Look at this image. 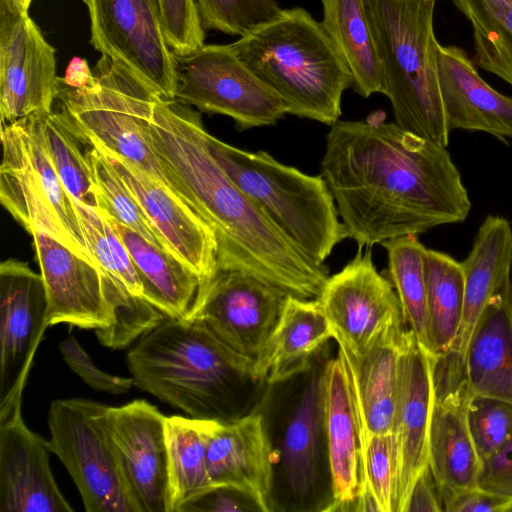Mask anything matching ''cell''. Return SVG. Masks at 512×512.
I'll return each mask as SVG.
<instances>
[{
  "instance_id": "obj_21",
  "label": "cell",
  "mask_w": 512,
  "mask_h": 512,
  "mask_svg": "<svg viewBox=\"0 0 512 512\" xmlns=\"http://www.w3.org/2000/svg\"><path fill=\"white\" fill-rule=\"evenodd\" d=\"M275 456L260 413L218 422L206 454L210 480L215 488L238 491L256 510L270 512L274 509Z\"/></svg>"
},
{
  "instance_id": "obj_12",
  "label": "cell",
  "mask_w": 512,
  "mask_h": 512,
  "mask_svg": "<svg viewBox=\"0 0 512 512\" xmlns=\"http://www.w3.org/2000/svg\"><path fill=\"white\" fill-rule=\"evenodd\" d=\"M90 44L130 69L161 97L175 99V56L162 27L158 0H83Z\"/></svg>"
},
{
  "instance_id": "obj_7",
  "label": "cell",
  "mask_w": 512,
  "mask_h": 512,
  "mask_svg": "<svg viewBox=\"0 0 512 512\" xmlns=\"http://www.w3.org/2000/svg\"><path fill=\"white\" fill-rule=\"evenodd\" d=\"M93 73L97 85L86 89L71 88L59 77V111L85 143L126 159L192 208L168 177L142 131L143 119L159 94L106 55L98 60Z\"/></svg>"
},
{
  "instance_id": "obj_15",
  "label": "cell",
  "mask_w": 512,
  "mask_h": 512,
  "mask_svg": "<svg viewBox=\"0 0 512 512\" xmlns=\"http://www.w3.org/2000/svg\"><path fill=\"white\" fill-rule=\"evenodd\" d=\"M49 327L41 274L28 263L7 259L0 265V416L22 404L33 358Z\"/></svg>"
},
{
  "instance_id": "obj_49",
  "label": "cell",
  "mask_w": 512,
  "mask_h": 512,
  "mask_svg": "<svg viewBox=\"0 0 512 512\" xmlns=\"http://www.w3.org/2000/svg\"><path fill=\"white\" fill-rule=\"evenodd\" d=\"M20 7H22L25 10H28L30 7V4L32 0H14Z\"/></svg>"
},
{
  "instance_id": "obj_9",
  "label": "cell",
  "mask_w": 512,
  "mask_h": 512,
  "mask_svg": "<svg viewBox=\"0 0 512 512\" xmlns=\"http://www.w3.org/2000/svg\"><path fill=\"white\" fill-rule=\"evenodd\" d=\"M108 405L85 398L49 407V444L72 477L87 512H136L107 424Z\"/></svg>"
},
{
  "instance_id": "obj_38",
  "label": "cell",
  "mask_w": 512,
  "mask_h": 512,
  "mask_svg": "<svg viewBox=\"0 0 512 512\" xmlns=\"http://www.w3.org/2000/svg\"><path fill=\"white\" fill-rule=\"evenodd\" d=\"M88 249L95 264L134 296L143 297V286L132 258L122 240L94 208L74 199Z\"/></svg>"
},
{
  "instance_id": "obj_32",
  "label": "cell",
  "mask_w": 512,
  "mask_h": 512,
  "mask_svg": "<svg viewBox=\"0 0 512 512\" xmlns=\"http://www.w3.org/2000/svg\"><path fill=\"white\" fill-rule=\"evenodd\" d=\"M321 24L352 76L354 90L368 98L384 83L374 38L362 0H322Z\"/></svg>"
},
{
  "instance_id": "obj_44",
  "label": "cell",
  "mask_w": 512,
  "mask_h": 512,
  "mask_svg": "<svg viewBox=\"0 0 512 512\" xmlns=\"http://www.w3.org/2000/svg\"><path fill=\"white\" fill-rule=\"evenodd\" d=\"M477 487L512 500V436L482 462Z\"/></svg>"
},
{
  "instance_id": "obj_28",
  "label": "cell",
  "mask_w": 512,
  "mask_h": 512,
  "mask_svg": "<svg viewBox=\"0 0 512 512\" xmlns=\"http://www.w3.org/2000/svg\"><path fill=\"white\" fill-rule=\"evenodd\" d=\"M333 329L317 298L288 295L280 318L254 364L258 380L277 384L308 372Z\"/></svg>"
},
{
  "instance_id": "obj_43",
  "label": "cell",
  "mask_w": 512,
  "mask_h": 512,
  "mask_svg": "<svg viewBox=\"0 0 512 512\" xmlns=\"http://www.w3.org/2000/svg\"><path fill=\"white\" fill-rule=\"evenodd\" d=\"M59 349L70 369L88 386L97 391L121 395L128 393L135 386V380L132 376H117L99 369L72 335L67 336L60 342Z\"/></svg>"
},
{
  "instance_id": "obj_22",
  "label": "cell",
  "mask_w": 512,
  "mask_h": 512,
  "mask_svg": "<svg viewBox=\"0 0 512 512\" xmlns=\"http://www.w3.org/2000/svg\"><path fill=\"white\" fill-rule=\"evenodd\" d=\"M464 277V306L456 338L440 369L464 377V359L469 340L490 298L511 278L512 227L498 215H488L478 228L472 248L460 262Z\"/></svg>"
},
{
  "instance_id": "obj_46",
  "label": "cell",
  "mask_w": 512,
  "mask_h": 512,
  "mask_svg": "<svg viewBox=\"0 0 512 512\" xmlns=\"http://www.w3.org/2000/svg\"><path fill=\"white\" fill-rule=\"evenodd\" d=\"M440 512L443 503L429 465L418 475L410 490L404 512Z\"/></svg>"
},
{
  "instance_id": "obj_40",
  "label": "cell",
  "mask_w": 512,
  "mask_h": 512,
  "mask_svg": "<svg viewBox=\"0 0 512 512\" xmlns=\"http://www.w3.org/2000/svg\"><path fill=\"white\" fill-rule=\"evenodd\" d=\"M203 29L244 36L280 15L275 0H194Z\"/></svg>"
},
{
  "instance_id": "obj_34",
  "label": "cell",
  "mask_w": 512,
  "mask_h": 512,
  "mask_svg": "<svg viewBox=\"0 0 512 512\" xmlns=\"http://www.w3.org/2000/svg\"><path fill=\"white\" fill-rule=\"evenodd\" d=\"M468 21L474 63L512 86V0H450Z\"/></svg>"
},
{
  "instance_id": "obj_3",
  "label": "cell",
  "mask_w": 512,
  "mask_h": 512,
  "mask_svg": "<svg viewBox=\"0 0 512 512\" xmlns=\"http://www.w3.org/2000/svg\"><path fill=\"white\" fill-rule=\"evenodd\" d=\"M126 362L136 387L201 420L248 414V387L264 383L253 361L192 320L164 319L138 339Z\"/></svg>"
},
{
  "instance_id": "obj_45",
  "label": "cell",
  "mask_w": 512,
  "mask_h": 512,
  "mask_svg": "<svg viewBox=\"0 0 512 512\" xmlns=\"http://www.w3.org/2000/svg\"><path fill=\"white\" fill-rule=\"evenodd\" d=\"M512 500L477 486L451 493L443 498L445 512H509Z\"/></svg>"
},
{
  "instance_id": "obj_26",
  "label": "cell",
  "mask_w": 512,
  "mask_h": 512,
  "mask_svg": "<svg viewBox=\"0 0 512 512\" xmlns=\"http://www.w3.org/2000/svg\"><path fill=\"white\" fill-rule=\"evenodd\" d=\"M325 363H314L309 369V377L287 418L278 452L291 495L304 507L316 498L323 454L326 455Z\"/></svg>"
},
{
  "instance_id": "obj_31",
  "label": "cell",
  "mask_w": 512,
  "mask_h": 512,
  "mask_svg": "<svg viewBox=\"0 0 512 512\" xmlns=\"http://www.w3.org/2000/svg\"><path fill=\"white\" fill-rule=\"evenodd\" d=\"M218 421L180 415L166 418L168 512L214 489L207 468V447Z\"/></svg>"
},
{
  "instance_id": "obj_27",
  "label": "cell",
  "mask_w": 512,
  "mask_h": 512,
  "mask_svg": "<svg viewBox=\"0 0 512 512\" xmlns=\"http://www.w3.org/2000/svg\"><path fill=\"white\" fill-rule=\"evenodd\" d=\"M408 332L405 326L391 333L362 357L338 349L349 376L360 443L373 435L391 434Z\"/></svg>"
},
{
  "instance_id": "obj_24",
  "label": "cell",
  "mask_w": 512,
  "mask_h": 512,
  "mask_svg": "<svg viewBox=\"0 0 512 512\" xmlns=\"http://www.w3.org/2000/svg\"><path fill=\"white\" fill-rule=\"evenodd\" d=\"M324 429L330 476V503L325 511L354 510L360 490L359 426L343 356L325 363Z\"/></svg>"
},
{
  "instance_id": "obj_47",
  "label": "cell",
  "mask_w": 512,
  "mask_h": 512,
  "mask_svg": "<svg viewBox=\"0 0 512 512\" xmlns=\"http://www.w3.org/2000/svg\"><path fill=\"white\" fill-rule=\"evenodd\" d=\"M245 503H252L238 491L229 487H217L200 498L185 505L181 512L192 511H245L251 507ZM253 506V505H252Z\"/></svg>"
},
{
  "instance_id": "obj_14",
  "label": "cell",
  "mask_w": 512,
  "mask_h": 512,
  "mask_svg": "<svg viewBox=\"0 0 512 512\" xmlns=\"http://www.w3.org/2000/svg\"><path fill=\"white\" fill-rule=\"evenodd\" d=\"M58 83L55 48L28 10L14 0H0L1 122L51 113Z\"/></svg>"
},
{
  "instance_id": "obj_1",
  "label": "cell",
  "mask_w": 512,
  "mask_h": 512,
  "mask_svg": "<svg viewBox=\"0 0 512 512\" xmlns=\"http://www.w3.org/2000/svg\"><path fill=\"white\" fill-rule=\"evenodd\" d=\"M321 172L358 248L464 222L471 209L447 147L386 122L383 111L333 124Z\"/></svg>"
},
{
  "instance_id": "obj_6",
  "label": "cell",
  "mask_w": 512,
  "mask_h": 512,
  "mask_svg": "<svg viewBox=\"0 0 512 512\" xmlns=\"http://www.w3.org/2000/svg\"><path fill=\"white\" fill-rule=\"evenodd\" d=\"M206 143L217 163L305 254L324 264L347 238L332 193L322 175L285 165L266 151L249 152L208 132Z\"/></svg>"
},
{
  "instance_id": "obj_10",
  "label": "cell",
  "mask_w": 512,
  "mask_h": 512,
  "mask_svg": "<svg viewBox=\"0 0 512 512\" xmlns=\"http://www.w3.org/2000/svg\"><path fill=\"white\" fill-rule=\"evenodd\" d=\"M174 56L175 99L180 102L228 116L239 131L275 125L287 114L280 96L242 63L229 44H204Z\"/></svg>"
},
{
  "instance_id": "obj_25",
  "label": "cell",
  "mask_w": 512,
  "mask_h": 512,
  "mask_svg": "<svg viewBox=\"0 0 512 512\" xmlns=\"http://www.w3.org/2000/svg\"><path fill=\"white\" fill-rule=\"evenodd\" d=\"M466 379L435 389L428 435V465L442 498L477 486L482 460L467 420L471 396Z\"/></svg>"
},
{
  "instance_id": "obj_35",
  "label": "cell",
  "mask_w": 512,
  "mask_h": 512,
  "mask_svg": "<svg viewBox=\"0 0 512 512\" xmlns=\"http://www.w3.org/2000/svg\"><path fill=\"white\" fill-rule=\"evenodd\" d=\"M382 245L387 252L389 276L401 304L405 325L420 346L431 354L426 302L427 248L417 235L395 237Z\"/></svg>"
},
{
  "instance_id": "obj_23",
  "label": "cell",
  "mask_w": 512,
  "mask_h": 512,
  "mask_svg": "<svg viewBox=\"0 0 512 512\" xmlns=\"http://www.w3.org/2000/svg\"><path fill=\"white\" fill-rule=\"evenodd\" d=\"M438 74L450 132L478 131L504 143L512 140V97L491 87L462 48L440 44Z\"/></svg>"
},
{
  "instance_id": "obj_19",
  "label": "cell",
  "mask_w": 512,
  "mask_h": 512,
  "mask_svg": "<svg viewBox=\"0 0 512 512\" xmlns=\"http://www.w3.org/2000/svg\"><path fill=\"white\" fill-rule=\"evenodd\" d=\"M97 147L107 157L170 252L201 280L217 269V241L211 227L189 205L126 159Z\"/></svg>"
},
{
  "instance_id": "obj_29",
  "label": "cell",
  "mask_w": 512,
  "mask_h": 512,
  "mask_svg": "<svg viewBox=\"0 0 512 512\" xmlns=\"http://www.w3.org/2000/svg\"><path fill=\"white\" fill-rule=\"evenodd\" d=\"M464 374L472 394L512 403V280L490 298L471 335Z\"/></svg>"
},
{
  "instance_id": "obj_33",
  "label": "cell",
  "mask_w": 512,
  "mask_h": 512,
  "mask_svg": "<svg viewBox=\"0 0 512 512\" xmlns=\"http://www.w3.org/2000/svg\"><path fill=\"white\" fill-rule=\"evenodd\" d=\"M425 274L429 346L438 360L450 350L461 324L464 277L460 262L433 249H427Z\"/></svg>"
},
{
  "instance_id": "obj_50",
  "label": "cell",
  "mask_w": 512,
  "mask_h": 512,
  "mask_svg": "<svg viewBox=\"0 0 512 512\" xmlns=\"http://www.w3.org/2000/svg\"><path fill=\"white\" fill-rule=\"evenodd\" d=\"M509 512H512V507L510 508V511Z\"/></svg>"
},
{
  "instance_id": "obj_18",
  "label": "cell",
  "mask_w": 512,
  "mask_h": 512,
  "mask_svg": "<svg viewBox=\"0 0 512 512\" xmlns=\"http://www.w3.org/2000/svg\"><path fill=\"white\" fill-rule=\"evenodd\" d=\"M47 297L49 326L66 323L95 332L113 321L104 272L50 235L31 233Z\"/></svg>"
},
{
  "instance_id": "obj_2",
  "label": "cell",
  "mask_w": 512,
  "mask_h": 512,
  "mask_svg": "<svg viewBox=\"0 0 512 512\" xmlns=\"http://www.w3.org/2000/svg\"><path fill=\"white\" fill-rule=\"evenodd\" d=\"M142 131L168 177L213 230L217 268L243 271L299 298L319 296L327 267L305 254L226 174L208 149L197 111L158 95Z\"/></svg>"
},
{
  "instance_id": "obj_30",
  "label": "cell",
  "mask_w": 512,
  "mask_h": 512,
  "mask_svg": "<svg viewBox=\"0 0 512 512\" xmlns=\"http://www.w3.org/2000/svg\"><path fill=\"white\" fill-rule=\"evenodd\" d=\"M99 213L127 248L141 280L144 299L168 318L187 319L198 294L200 278L173 254L109 215Z\"/></svg>"
},
{
  "instance_id": "obj_37",
  "label": "cell",
  "mask_w": 512,
  "mask_h": 512,
  "mask_svg": "<svg viewBox=\"0 0 512 512\" xmlns=\"http://www.w3.org/2000/svg\"><path fill=\"white\" fill-rule=\"evenodd\" d=\"M88 157L97 191L98 208L96 210L109 215L152 244L171 253L161 234L151 224L102 151L89 145Z\"/></svg>"
},
{
  "instance_id": "obj_20",
  "label": "cell",
  "mask_w": 512,
  "mask_h": 512,
  "mask_svg": "<svg viewBox=\"0 0 512 512\" xmlns=\"http://www.w3.org/2000/svg\"><path fill=\"white\" fill-rule=\"evenodd\" d=\"M49 441L25 424L21 404L0 416V512H72L50 468Z\"/></svg>"
},
{
  "instance_id": "obj_16",
  "label": "cell",
  "mask_w": 512,
  "mask_h": 512,
  "mask_svg": "<svg viewBox=\"0 0 512 512\" xmlns=\"http://www.w3.org/2000/svg\"><path fill=\"white\" fill-rule=\"evenodd\" d=\"M166 418L143 399L108 406L109 435L136 512H168Z\"/></svg>"
},
{
  "instance_id": "obj_11",
  "label": "cell",
  "mask_w": 512,
  "mask_h": 512,
  "mask_svg": "<svg viewBox=\"0 0 512 512\" xmlns=\"http://www.w3.org/2000/svg\"><path fill=\"white\" fill-rule=\"evenodd\" d=\"M362 249L327 278L317 297L338 347L355 357L406 326L391 280L377 271L371 247Z\"/></svg>"
},
{
  "instance_id": "obj_39",
  "label": "cell",
  "mask_w": 512,
  "mask_h": 512,
  "mask_svg": "<svg viewBox=\"0 0 512 512\" xmlns=\"http://www.w3.org/2000/svg\"><path fill=\"white\" fill-rule=\"evenodd\" d=\"M394 445L391 434L361 443L360 490L354 511L395 512Z\"/></svg>"
},
{
  "instance_id": "obj_13",
  "label": "cell",
  "mask_w": 512,
  "mask_h": 512,
  "mask_svg": "<svg viewBox=\"0 0 512 512\" xmlns=\"http://www.w3.org/2000/svg\"><path fill=\"white\" fill-rule=\"evenodd\" d=\"M289 294L243 271L217 268L185 320L197 321L241 356L257 360Z\"/></svg>"
},
{
  "instance_id": "obj_5",
  "label": "cell",
  "mask_w": 512,
  "mask_h": 512,
  "mask_svg": "<svg viewBox=\"0 0 512 512\" xmlns=\"http://www.w3.org/2000/svg\"><path fill=\"white\" fill-rule=\"evenodd\" d=\"M395 123L441 146L449 144L434 31L437 0H362Z\"/></svg>"
},
{
  "instance_id": "obj_8",
  "label": "cell",
  "mask_w": 512,
  "mask_h": 512,
  "mask_svg": "<svg viewBox=\"0 0 512 512\" xmlns=\"http://www.w3.org/2000/svg\"><path fill=\"white\" fill-rule=\"evenodd\" d=\"M38 116L1 122V204L30 234L44 232L95 264L73 197L46 153Z\"/></svg>"
},
{
  "instance_id": "obj_42",
  "label": "cell",
  "mask_w": 512,
  "mask_h": 512,
  "mask_svg": "<svg viewBox=\"0 0 512 512\" xmlns=\"http://www.w3.org/2000/svg\"><path fill=\"white\" fill-rule=\"evenodd\" d=\"M163 31L174 55L189 54L204 45L203 29L194 0H158Z\"/></svg>"
},
{
  "instance_id": "obj_36",
  "label": "cell",
  "mask_w": 512,
  "mask_h": 512,
  "mask_svg": "<svg viewBox=\"0 0 512 512\" xmlns=\"http://www.w3.org/2000/svg\"><path fill=\"white\" fill-rule=\"evenodd\" d=\"M39 129L48 158L68 193L82 204L97 209V191L84 140L65 116L51 112L38 116Z\"/></svg>"
},
{
  "instance_id": "obj_4",
  "label": "cell",
  "mask_w": 512,
  "mask_h": 512,
  "mask_svg": "<svg viewBox=\"0 0 512 512\" xmlns=\"http://www.w3.org/2000/svg\"><path fill=\"white\" fill-rule=\"evenodd\" d=\"M229 46L280 96L287 114L330 126L339 120L353 76L321 22L304 8L283 9Z\"/></svg>"
},
{
  "instance_id": "obj_48",
  "label": "cell",
  "mask_w": 512,
  "mask_h": 512,
  "mask_svg": "<svg viewBox=\"0 0 512 512\" xmlns=\"http://www.w3.org/2000/svg\"><path fill=\"white\" fill-rule=\"evenodd\" d=\"M62 80L67 86L75 89L92 88L97 85L93 70L90 69L88 62L80 57L72 58Z\"/></svg>"
},
{
  "instance_id": "obj_41",
  "label": "cell",
  "mask_w": 512,
  "mask_h": 512,
  "mask_svg": "<svg viewBox=\"0 0 512 512\" xmlns=\"http://www.w3.org/2000/svg\"><path fill=\"white\" fill-rule=\"evenodd\" d=\"M467 420L475 448L483 462L512 436V403L471 394Z\"/></svg>"
},
{
  "instance_id": "obj_17",
  "label": "cell",
  "mask_w": 512,
  "mask_h": 512,
  "mask_svg": "<svg viewBox=\"0 0 512 512\" xmlns=\"http://www.w3.org/2000/svg\"><path fill=\"white\" fill-rule=\"evenodd\" d=\"M436 362L437 359L420 346L409 330L402 355L399 395L391 431L395 512H404L413 483L428 466Z\"/></svg>"
}]
</instances>
